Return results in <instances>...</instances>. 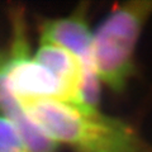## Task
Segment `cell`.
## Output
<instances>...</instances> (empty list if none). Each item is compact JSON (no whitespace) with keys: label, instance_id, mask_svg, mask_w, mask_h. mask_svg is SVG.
I'll list each match as a JSON object with an SVG mask.
<instances>
[{"label":"cell","instance_id":"6da1fadb","mask_svg":"<svg viewBox=\"0 0 152 152\" xmlns=\"http://www.w3.org/2000/svg\"><path fill=\"white\" fill-rule=\"evenodd\" d=\"M10 20V43L0 50V114L17 127L31 152H56L58 146L26 115L22 104L46 99L69 102V94L32 53L23 9H14Z\"/></svg>","mask_w":152,"mask_h":152},{"label":"cell","instance_id":"7a4b0ae2","mask_svg":"<svg viewBox=\"0 0 152 152\" xmlns=\"http://www.w3.org/2000/svg\"><path fill=\"white\" fill-rule=\"evenodd\" d=\"M26 115L52 140L72 152H152V145L131 123L65 100L22 104Z\"/></svg>","mask_w":152,"mask_h":152},{"label":"cell","instance_id":"3957f363","mask_svg":"<svg viewBox=\"0 0 152 152\" xmlns=\"http://www.w3.org/2000/svg\"><path fill=\"white\" fill-rule=\"evenodd\" d=\"M151 15V0L117 3L93 32L94 70L110 91L122 94L136 75V48Z\"/></svg>","mask_w":152,"mask_h":152},{"label":"cell","instance_id":"277c9868","mask_svg":"<svg viewBox=\"0 0 152 152\" xmlns=\"http://www.w3.org/2000/svg\"><path fill=\"white\" fill-rule=\"evenodd\" d=\"M89 3H80L67 15L41 19L38 33L39 42L52 43L70 52L79 60L85 72L98 77L91 56L93 31L89 23Z\"/></svg>","mask_w":152,"mask_h":152},{"label":"cell","instance_id":"5b68a950","mask_svg":"<svg viewBox=\"0 0 152 152\" xmlns=\"http://www.w3.org/2000/svg\"><path fill=\"white\" fill-rule=\"evenodd\" d=\"M0 152H31L13 123L0 114Z\"/></svg>","mask_w":152,"mask_h":152}]
</instances>
